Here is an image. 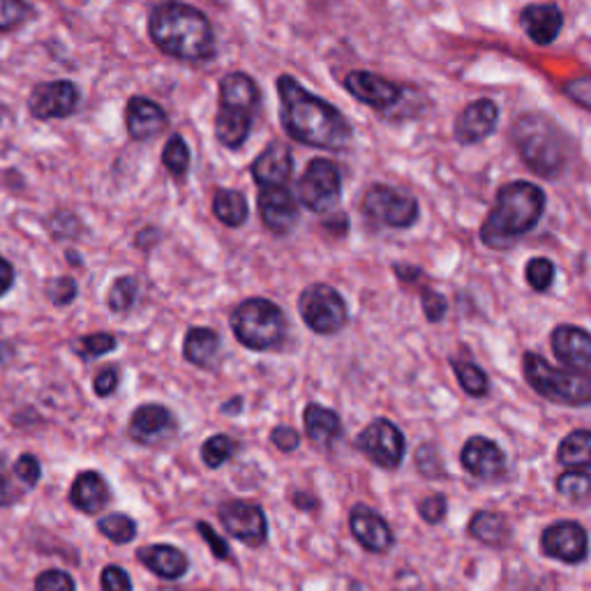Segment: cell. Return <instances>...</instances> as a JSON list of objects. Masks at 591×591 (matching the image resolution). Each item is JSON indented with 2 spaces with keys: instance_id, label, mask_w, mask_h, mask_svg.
I'll use <instances>...</instances> for the list:
<instances>
[{
  "instance_id": "6da1fadb",
  "label": "cell",
  "mask_w": 591,
  "mask_h": 591,
  "mask_svg": "<svg viewBox=\"0 0 591 591\" xmlns=\"http://www.w3.org/2000/svg\"><path fill=\"white\" fill-rule=\"evenodd\" d=\"M284 132L299 143L340 151L352 141V126L331 103L305 90L289 74L278 79Z\"/></svg>"
},
{
  "instance_id": "7a4b0ae2",
  "label": "cell",
  "mask_w": 591,
  "mask_h": 591,
  "mask_svg": "<svg viewBox=\"0 0 591 591\" xmlns=\"http://www.w3.org/2000/svg\"><path fill=\"white\" fill-rule=\"evenodd\" d=\"M544 211V190L529 181H513L499 190L497 204L481 227V240L492 250H506L538 225Z\"/></svg>"
},
{
  "instance_id": "3957f363",
  "label": "cell",
  "mask_w": 591,
  "mask_h": 591,
  "mask_svg": "<svg viewBox=\"0 0 591 591\" xmlns=\"http://www.w3.org/2000/svg\"><path fill=\"white\" fill-rule=\"evenodd\" d=\"M151 37L164 54L181 61H208L215 35L204 12L185 3H164L151 14Z\"/></svg>"
},
{
  "instance_id": "277c9868",
  "label": "cell",
  "mask_w": 591,
  "mask_h": 591,
  "mask_svg": "<svg viewBox=\"0 0 591 591\" xmlns=\"http://www.w3.org/2000/svg\"><path fill=\"white\" fill-rule=\"evenodd\" d=\"M513 143L523 162L540 179H557L566 166L563 137L555 122L540 114H527L515 120Z\"/></svg>"
},
{
  "instance_id": "5b68a950",
  "label": "cell",
  "mask_w": 591,
  "mask_h": 591,
  "mask_svg": "<svg viewBox=\"0 0 591 591\" xmlns=\"http://www.w3.org/2000/svg\"><path fill=\"white\" fill-rule=\"evenodd\" d=\"M525 379L538 393L557 405H591V373L589 369L555 367L538 354L523 356Z\"/></svg>"
},
{
  "instance_id": "8992f818",
  "label": "cell",
  "mask_w": 591,
  "mask_h": 591,
  "mask_svg": "<svg viewBox=\"0 0 591 591\" xmlns=\"http://www.w3.org/2000/svg\"><path fill=\"white\" fill-rule=\"evenodd\" d=\"M232 329L243 347L255 352L278 350L287 335L284 312L266 299L243 301L232 314Z\"/></svg>"
},
{
  "instance_id": "52a82bcc",
  "label": "cell",
  "mask_w": 591,
  "mask_h": 591,
  "mask_svg": "<svg viewBox=\"0 0 591 591\" xmlns=\"http://www.w3.org/2000/svg\"><path fill=\"white\" fill-rule=\"evenodd\" d=\"M303 322L319 335H333L347 324V305L342 296L329 284H312L299 299Z\"/></svg>"
},
{
  "instance_id": "ba28073f",
  "label": "cell",
  "mask_w": 591,
  "mask_h": 591,
  "mask_svg": "<svg viewBox=\"0 0 591 591\" xmlns=\"http://www.w3.org/2000/svg\"><path fill=\"white\" fill-rule=\"evenodd\" d=\"M363 213L379 227L409 229L418 219V202L396 187L373 185L363 196Z\"/></svg>"
},
{
  "instance_id": "9c48e42d",
  "label": "cell",
  "mask_w": 591,
  "mask_h": 591,
  "mask_svg": "<svg viewBox=\"0 0 591 591\" xmlns=\"http://www.w3.org/2000/svg\"><path fill=\"white\" fill-rule=\"evenodd\" d=\"M340 192L342 174L337 164L324 158H316L305 166L299 181V200L312 213H329L340 202Z\"/></svg>"
},
{
  "instance_id": "30bf717a",
  "label": "cell",
  "mask_w": 591,
  "mask_h": 591,
  "mask_svg": "<svg viewBox=\"0 0 591 591\" xmlns=\"http://www.w3.org/2000/svg\"><path fill=\"white\" fill-rule=\"evenodd\" d=\"M356 447L382 470H398L405 458V434L388 418H377L356 437Z\"/></svg>"
},
{
  "instance_id": "8fae6325",
  "label": "cell",
  "mask_w": 591,
  "mask_h": 591,
  "mask_svg": "<svg viewBox=\"0 0 591 591\" xmlns=\"http://www.w3.org/2000/svg\"><path fill=\"white\" fill-rule=\"evenodd\" d=\"M222 527L229 536H234L240 544L259 548L268 538V523L266 515L257 504L250 502H227L219 508Z\"/></svg>"
},
{
  "instance_id": "7c38bea8",
  "label": "cell",
  "mask_w": 591,
  "mask_h": 591,
  "mask_svg": "<svg viewBox=\"0 0 591 591\" xmlns=\"http://www.w3.org/2000/svg\"><path fill=\"white\" fill-rule=\"evenodd\" d=\"M540 550L546 557H552L563 563H580L589 550V536L582 525L563 520L550 525L540 536Z\"/></svg>"
},
{
  "instance_id": "4fadbf2b",
  "label": "cell",
  "mask_w": 591,
  "mask_h": 591,
  "mask_svg": "<svg viewBox=\"0 0 591 591\" xmlns=\"http://www.w3.org/2000/svg\"><path fill=\"white\" fill-rule=\"evenodd\" d=\"M79 105V90L72 82H49L40 84L31 93V114L40 120L67 118Z\"/></svg>"
},
{
  "instance_id": "5bb4252c",
  "label": "cell",
  "mask_w": 591,
  "mask_h": 591,
  "mask_svg": "<svg viewBox=\"0 0 591 591\" xmlns=\"http://www.w3.org/2000/svg\"><path fill=\"white\" fill-rule=\"evenodd\" d=\"M257 204L261 222L278 236L289 234L299 222V202L289 187H261Z\"/></svg>"
},
{
  "instance_id": "9a60e30c",
  "label": "cell",
  "mask_w": 591,
  "mask_h": 591,
  "mask_svg": "<svg viewBox=\"0 0 591 591\" xmlns=\"http://www.w3.org/2000/svg\"><path fill=\"white\" fill-rule=\"evenodd\" d=\"M344 88H347L356 100L373 109H390L400 103V97L405 93L402 86L393 84L379 74L373 72H350L347 79H344Z\"/></svg>"
},
{
  "instance_id": "2e32d148",
  "label": "cell",
  "mask_w": 591,
  "mask_h": 591,
  "mask_svg": "<svg viewBox=\"0 0 591 591\" xmlns=\"http://www.w3.org/2000/svg\"><path fill=\"white\" fill-rule=\"evenodd\" d=\"M462 466L476 479L492 481L506 472V455L492 439L472 437L462 449Z\"/></svg>"
},
{
  "instance_id": "e0dca14e",
  "label": "cell",
  "mask_w": 591,
  "mask_h": 591,
  "mask_svg": "<svg viewBox=\"0 0 591 591\" xmlns=\"http://www.w3.org/2000/svg\"><path fill=\"white\" fill-rule=\"evenodd\" d=\"M350 527L361 548L373 555H386L393 548V531L384 517L369 506H354L350 515Z\"/></svg>"
},
{
  "instance_id": "ac0fdd59",
  "label": "cell",
  "mask_w": 591,
  "mask_h": 591,
  "mask_svg": "<svg viewBox=\"0 0 591 591\" xmlns=\"http://www.w3.org/2000/svg\"><path fill=\"white\" fill-rule=\"evenodd\" d=\"M552 352L557 361L569 369H589L591 373V333L578 326L561 324L552 331Z\"/></svg>"
},
{
  "instance_id": "d6986e66",
  "label": "cell",
  "mask_w": 591,
  "mask_h": 591,
  "mask_svg": "<svg viewBox=\"0 0 591 591\" xmlns=\"http://www.w3.org/2000/svg\"><path fill=\"white\" fill-rule=\"evenodd\" d=\"M499 109L492 100H476L466 105L455 120V139L460 143H479L497 128Z\"/></svg>"
},
{
  "instance_id": "ffe728a7",
  "label": "cell",
  "mask_w": 591,
  "mask_h": 591,
  "mask_svg": "<svg viewBox=\"0 0 591 591\" xmlns=\"http://www.w3.org/2000/svg\"><path fill=\"white\" fill-rule=\"evenodd\" d=\"M293 171L291 151L282 141H273L252 162V176L259 187H287Z\"/></svg>"
},
{
  "instance_id": "44dd1931",
  "label": "cell",
  "mask_w": 591,
  "mask_h": 591,
  "mask_svg": "<svg viewBox=\"0 0 591 591\" xmlns=\"http://www.w3.org/2000/svg\"><path fill=\"white\" fill-rule=\"evenodd\" d=\"M520 23L531 42L548 46L563 29V14L555 3H534L520 12Z\"/></svg>"
},
{
  "instance_id": "7402d4cb",
  "label": "cell",
  "mask_w": 591,
  "mask_h": 591,
  "mask_svg": "<svg viewBox=\"0 0 591 591\" xmlns=\"http://www.w3.org/2000/svg\"><path fill=\"white\" fill-rule=\"evenodd\" d=\"M176 430L171 411L162 405H143L130 418V437L139 443H153Z\"/></svg>"
},
{
  "instance_id": "603a6c76",
  "label": "cell",
  "mask_w": 591,
  "mask_h": 591,
  "mask_svg": "<svg viewBox=\"0 0 591 591\" xmlns=\"http://www.w3.org/2000/svg\"><path fill=\"white\" fill-rule=\"evenodd\" d=\"M126 126L132 139L143 141L160 135L166 126V114L160 105L146 97H132L126 109Z\"/></svg>"
},
{
  "instance_id": "cb8c5ba5",
  "label": "cell",
  "mask_w": 591,
  "mask_h": 591,
  "mask_svg": "<svg viewBox=\"0 0 591 591\" xmlns=\"http://www.w3.org/2000/svg\"><path fill=\"white\" fill-rule=\"evenodd\" d=\"M109 497H111L109 485L103 479V474L97 472H82L69 487L72 506L86 515L100 513L109 504Z\"/></svg>"
},
{
  "instance_id": "d4e9b609",
  "label": "cell",
  "mask_w": 591,
  "mask_h": 591,
  "mask_svg": "<svg viewBox=\"0 0 591 591\" xmlns=\"http://www.w3.org/2000/svg\"><path fill=\"white\" fill-rule=\"evenodd\" d=\"M257 103H259V88L248 77V74L234 72V74H227V77L222 79V84H219V107L252 114Z\"/></svg>"
},
{
  "instance_id": "484cf974",
  "label": "cell",
  "mask_w": 591,
  "mask_h": 591,
  "mask_svg": "<svg viewBox=\"0 0 591 591\" xmlns=\"http://www.w3.org/2000/svg\"><path fill=\"white\" fill-rule=\"evenodd\" d=\"M141 563L164 580H179L187 571V557L174 546H148L139 550Z\"/></svg>"
},
{
  "instance_id": "4316f807",
  "label": "cell",
  "mask_w": 591,
  "mask_h": 591,
  "mask_svg": "<svg viewBox=\"0 0 591 591\" xmlns=\"http://www.w3.org/2000/svg\"><path fill=\"white\" fill-rule=\"evenodd\" d=\"M303 421L308 437L316 443V447H331V443L342 434L340 416L322 405H308L303 411Z\"/></svg>"
},
{
  "instance_id": "83f0119b",
  "label": "cell",
  "mask_w": 591,
  "mask_h": 591,
  "mask_svg": "<svg viewBox=\"0 0 591 591\" xmlns=\"http://www.w3.org/2000/svg\"><path fill=\"white\" fill-rule=\"evenodd\" d=\"M252 130V114L219 107L215 118V135L227 148H240Z\"/></svg>"
},
{
  "instance_id": "f1b7e54d",
  "label": "cell",
  "mask_w": 591,
  "mask_h": 591,
  "mask_svg": "<svg viewBox=\"0 0 591 591\" xmlns=\"http://www.w3.org/2000/svg\"><path fill=\"white\" fill-rule=\"evenodd\" d=\"M557 460L569 470H591V430H573L566 434L557 449Z\"/></svg>"
},
{
  "instance_id": "f546056e",
  "label": "cell",
  "mask_w": 591,
  "mask_h": 591,
  "mask_svg": "<svg viewBox=\"0 0 591 591\" xmlns=\"http://www.w3.org/2000/svg\"><path fill=\"white\" fill-rule=\"evenodd\" d=\"M466 531H470V536H474L485 546H502L504 540L508 538L511 529H508V523L502 513L479 511V513H474Z\"/></svg>"
},
{
  "instance_id": "4dcf8cb0",
  "label": "cell",
  "mask_w": 591,
  "mask_h": 591,
  "mask_svg": "<svg viewBox=\"0 0 591 591\" xmlns=\"http://www.w3.org/2000/svg\"><path fill=\"white\" fill-rule=\"evenodd\" d=\"M219 352V337L211 329H190L185 335L183 354L192 365L208 367Z\"/></svg>"
},
{
  "instance_id": "1f68e13d",
  "label": "cell",
  "mask_w": 591,
  "mask_h": 591,
  "mask_svg": "<svg viewBox=\"0 0 591 591\" xmlns=\"http://www.w3.org/2000/svg\"><path fill=\"white\" fill-rule=\"evenodd\" d=\"M213 213L227 227H240L248 219V202L236 190H217L213 196Z\"/></svg>"
},
{
  "instance_id": "d6a6232c",
  "label": "cell",
  "mask_w": 591,
  "mask_h": 591,
  "mask_svg": "<svg viewBox=\"0 0 591 591\" xmlns=\"http://www.w3.org/2000/svg\"><path fill=\"white\" fill-rule=\"evenodd\" d=\"M451 367H453V373H455V377H458L460 386L464 388L466 396H472V398L487 396L490 382H487V375L483 373V369L476 363L453 358L451 361Z\"/></svg>"
},
{
  "instance_id": "836d02e7",
  "label": "cell",
  "mask_w": 591,
  "mask_h": 591,
  "mask_svg": "<svg viewBox=\"0 0 591 591\" xmlns=\"http://www.w3.org/2000/svg\"><path fill=\"white\" fill-rule=\"evenodd\" d=\"M97 529H100L111 544H130V540L137 536V525L130 515L126 513H111L105 515L100 523H97Z\"/></svg>"
},
{
  "instance_id": "e575fe53",
  "label": "cell",
  "mask_w": 591,
  "mask_h": 591,
  "mask_svg": "<svg viewBox=\"0 0 591 591\" xmlns=\"http://www.w3.org/2000/svg\"><path fill=\"white\" fill-rule=\"evenodd\" d=\"M162 162L169 169L171 176L183 179L190 169V148L181 135H174L162 151Z\"/></svg>"
},
{
  "instance_id": "d590c367",
  "label": "cell",
  "mask_w": 591,
  "mask_h": 591,
  "mask_svg": "<svg viewBox=\"0 0 591 591\" xmlns=\"http://www.w3.org/2000/svg\"><path fill=\"white\" fill-rule=\"evenodd\" d=\"M236 449H238L236 439H232L227 434H215V437L204 441L202 458H204L206 466H211V470H217V466H222L227 460H232L236 455Z\"/></svg>"
},
{
  "instance_id": "8d00e7d4",
  "label": "cell",
  "mask_w": 591,
  "mask_h": 591,
  "mask_svg": "<svg viewBox=\"0 0 591 591\" xmlns=\"http://www.w3.org/2000/svg\"><path fill=\"white\" fill-rule=\"evenodd\" d=\"M557 492L561 497L580 502L591 495V476L582 470H571L557 479Z\"/></svg>"
},
{
  "instance_id": "74e56055",
  "label": "cell",
  "mask_w": 591,
  "mask_h": 591,
  "mask_svg": "<svg viewBox=\"0 0 591 591\" xmlns=\"http://www.w3.org/2000/svg\"><path fill=\"white\" fill-rule=\"evenodd\" d=\"M525 278L534 291L546 293L555 282V264L546 257H534L525 268Z\"/></svg>"
},
{
  "instance_id": "f35d334b",
  "label": "cell",
  "mask_w": 591,
  "mask_h": 591,
  "mask_svg": "<svg viewBox=\"0 0 591 591\" xmlns=\"http://www.w3.org/2000/svg\"><path fill=\"white\" fill-rule=\"evenodd\" d=\"M137 299V282L135 278H118L109 291V310L111 312H128Z\"/></svg>"
},
{
  "instance_id": "ab89813d",
  "label": "cell",
  "mask_w": 591,
  "mask_h": 591,
  "mask_svg": "<svg viewBox=\"0 0 591 591\" xmlns=\"http://www.w3.org/2000/svg\"><path fill=\"white\" fill-rule=\"evenodd\" d=\"M29 17V6L23 0H0V31L21 26Z\"/></svg>"
},
{
  "instance_id": "60d3db41",
  "label": "cell",
  "mask_w": 591,
  "mask_h": 591,
  "mask_svg": "<svg viewBox=\"0 0 591 591\" xmlns=\"http://www.w3.org/2000/svg\"><path fill=\"white\" fill-rule=\"evenodd\" d=\"M116 347V337L109 335V333H95V335H88L82 340L79 344V354L84 358H95V356H105L109 354L111 350Z\"/></svg>"
},
{
  "instance_id": "b9f144b4",
  "label": "cell",
  "mask_w": 591,
  "mask_h": 591,
  "mask_svg": "<svg viewBox=\"0 0 591 591\" xmlns=\"http://www.w3.org/2000/svg\"><path fill=\"white\" fill-rule=\"evenodd\" d=\"M447 511H449V502L443 495H430L421 504H418V513H421L423 520L430 525L441 523L443 517H447Z\"/></svg>"
},
{
  "instance_id": "7bdbcfd3",
  "label": "cell",
  "mask_w": 591,
  "mask_h": 591,
  "mask_svg": "<svg viewBox=\"0 0 591 591\" xmlns=\"http://www.w3.org/2000/svg\"><path fill=\"white\" fill-rule=\"evenodd\" d=\"M46 293L54 305H67L74 301V296H77V282L72 278H56L49 282Z\"/></svg>"
},
{
  "instance_id": "ee69618b",
  "label": "cell",
  "mask_w": 591,
  "mask_h": 591,
  "mask_svg": "<svg viewBox=\"0 0 591 591\" xmlns=\"http://www.w3.org/2000/svg\"><path fill=\"white\" fill-rule=\"evenodd\" d=\"M35 591H74V580L63 571H44L35 580Z\"/></svg>"
},
{
  "instance_id": "f6af8a7d",
  "label": "cell",
  "mask_w": 591,
  "mask_h": 591,
  "mask_svg": "<svg viewBox=\"0 0 591 591\" xmlns=\"http://www.w3.org/2000/svg\"><path fill=\"white\" fill-rule=\"evenodd\" d=\"M421 303H423L426 316L430 319L432 324L441 322L443 314H447V310H449L447 299H443V296H441L439 291H434V289H426V291H423V296H421Z\"/></svg>"
},
{
  "instance_id": "bcb514c9",
  "label": "cell",
  "mask_w": 591,
  "mask_h": 591,
  "mask_svg": "<svg viewBox=\"0 0 591 591\" xmlns=\"http://www.w3.org/2000/svg\"><path fill=\"white\" fill-rule=\"evenodd\" d=\"M103 589L105 591H132L130 576L120 569V566H107L103 571Z\"/></svg>"
},
{
  "instance_id": "7dc6e473",
  "label": "cell",
  "mask_w": 591,
  "mask_h": 591,
  "mask_svg": "<svg viewBox=\"0 0 591 591\" xmlns=\"http://www.w3.org/2000/svg\"><path fill=\"white\" fill-rule=\"evenodd\" d=\"M14 474H17L23 483H26L29 487H33V485L40 481V474H42L37 458L31 455V453L21 455V458L17 460V464H14Z\"/></svg>"
},
{
  "instance_id": "c3c4849f",
  "label": "cell",
  "mask_w": 591,
  "mask_h": 591,
  "mask_svg": "<svg viewBox=\"0 0 591 591\" xmlns=\"http://www.w3.org/2000/svg\"><path fill=\"white\" fill-rule=\"evenodd\" d=\"M196 529H200L202 538L208 544V548H211V552L215 555V559H229V557H232V550H229V546H227V540L222 538V536H217V531H215L211 525L200 523V525H196Z\"/></svg>"
},
{
  "instance_id": "681fc988",
  "label": "cell",
  "mask_w": 591,
  "mask_h": 591,
  "mask_svg": "<svg viewBox=\"0 0 591 591\" xmlns=\"http://www.w3.org/2000/svg\"><path fill=\"white\" fill-rule=\"evenodd\" d=\"M270 441H273L280 451L291 453L301 447V434L289 426H278L273 428V432H270Z\"/></svg>"
},
{
  "instance_id": "f907efd6",
  "label": "cell",
  "mask_w": 591,
  "mask_h": 591,
  "mask_svg": "<svg viewBox=\"0 0 591 591\" xmlns=\"http://www.w3.org/2000/svg\"><path fill=\"white\" fill-rule=\"evenodd\" d=\"M563 93L576 100L580 107L591 111V77H582L563 86Z\"/></svg>"
},
{
  "instance_id": "816d5d0a",
  "label": "cell",
  "mask_w": 591,
  "mask_h": 591,
  "mask_svg": "<svg viewBox=\"0 0 591 591\" xmlns=\"http://www.w3.org/2000/svg\"><path fill=\"white\" fill-rule=\"evenodd\" d=\"M93 386H95V393H97V396H100V398L111 396V393H114L116 386H118V369H116V367H105L103 373L95 377V384H93Z\"/></svg>"
},
{
  "instance_id": "f5cc1de1",
  "label": "cell",
  "mask_w": 591,
  "mask_h": 591,
  "mask_svg": "<svg viewBox=\"0 0 591 591\" xmlns=\"http://www.w3.org/2000/svg\"><path fill=\"white\" fill-rule=\"evenodd\" d=\"M14 282V268L10 266V261H6L0 257V296H3Z\"/></svg>"
},
{
  "instance_id": "db71d44e",
  "label": "cell",
  "mask_w": 591,
  "mask_h": 591,
  "mask_svg": "<svg viewBox=\"0 0 591 591\" xmlns=\"http://www.w3.org/2000/svg\"><path fill=\"white\" fill-rule=\"evenodd\" d=\"M8 499H10V481L6 474V464L3 460H0V506H3Z\"/></svg>"
},
{
  "instance_id": "11a10c76",
  "label": "cell",
  "mask_w": 591,
  "mask_h": 591,
  "mask_svg": "<svg viewBox=\"0 0 591 591\" xmlns=\"http://www.w3.org/2000/svg\"><path fill=\"white\" fill-rule=\"evenodd\" d=\"M308 497L305 495H301V492H299V495H296V499H293V504L296 506H299V508H312L314 506V502H305Z\"/></svg>"
}]
</instances>
